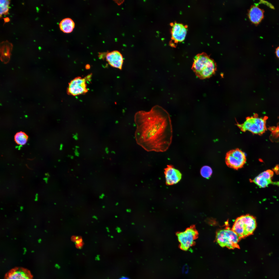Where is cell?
<instances>
[{
	"mask_svg": "<svg viewBox=\"0 0 279 279\" xmlns=\"http://www.w3.org/2000/svg\"><path fill=\"white\" fill-rule=\"evenodd\" d=\"M73 157H73V156H71V159H73Z\"/></svg>",
	"mask_w": 279,
	"mask_h": 279,
	"instance_id": "83f0119b",
	"label": "cell"
},
{
	"mask_svg": "<svg viewBox=\"0 0 279 279\" xmlns=\"http://www.w3.org/2000/svg\"><path fill=\"white\" fill-rule=\"evenodd\" d=\"M4 19L5 22H9L10 20L7 17L4 18Z\"/></svg>",
	"mask_w": 279,
	"mask_h": 279,
	"instance_id": "603a6c76",
	"label": "cell"
},
{
	"mask_svg": "<svg viewBox=\"0 0 279 279\" xmlns=\"http://www.w3.org/2000/svg\"><path fill=\"white\" fill-rule=\"evenodd\" d=\"M246 161L245 153L238 149L230 150L226 155V164L229 167L234 169H238L242 167Z\"/></svg>",
	"mask_w": 279,
	"mask_h": 279,
	"instance_id": "52a82bcc",
	"label": "cell"
},
{
	"mask_svg": "<svg viewBox=\"0 0 279 279\" xmlns=\"http://www.w3.org/2000/svg\"><path fill=\"white\" fill-rule=\"evenodd\" d=\"M191 68L197 77L203 79L214 74L216 65L214 60L205 53H202L195 56Z\"/></svg>",
	"mask_w": 279,
	"mask_h": 279,
	"instance_id": "7a4b0ae2",
	"label": "cell"
},
{
	"mask_svg": "<svg viewBox=\"0 0 279 279\" xmlns=\"http://www.w3.org/2000/svg\"><path fill=\"white\" fill-rule=\"evenodd\" d=\"M10 3L9 0L0 1V16L3 14H8L9 10V6Z\"/></svg>",
	"mask_w": 279,
	"mask_h": 279,
	"instance_id": "e0dca14e",
	"label": "cell"
},
{
	"mask_svg": "<svg viewBox=\"0 0 279 279\" xmlns=\"http://www.w3.org/2000/svg\"><path fill=\"white\" fill-rule=\"evenodd\" d=\"M267 118L266 117H259L254 115L247 117L243 123L237 125L243 132L248 131L254 134L261 135L266 130Z\"/></svg>",
	"mask_w": 279,
	"mask_h": 279,
	"instance_id": "277c9868",
	"label": "cell"
},
{
	"mask_svg": "<svg viewBox=\"0 0 279 279\" xmlns=\"http://www.w3.org/2000/svg\"><path fill=\"white\" fill-rule=\"evenodd\" d=\"M116 229L117 230V232H118L119 233H121V231H122L121 230V229H120V228L119 227H117V228Z\"/></svg>",
	"mask_w": 279,
	"mask_h": 279,
	"instance_id": "44dd1931",
	"label": "cell"
},
{
	"mask_svg": "<svg viewBox=\"0 0 279 279\" xmlns=\"http://www.w3.org/2000/svg\"><path fill=\"white\" fill-rule=\"evenodd\" d=\"M180 249L187 251L194 244L198 233L194 226H191L183 231L176 234Z\"/></svg>",
	"mask_w": 279,
	"mask_h": 279,
	"instance_id": "8992f818",
	"label": "cell"
},
{
	"mask_svg": "<svg viewBox=\"0 0 279 279\" xmlns=\"http://www.w3.org/2000/svg\"><path fill=\"white\" fill-rule=\"evenodd\" d=\"M75 25L73 20L69 18L63 19L59 24L60 30L64 33H70L73 31Z\"/></svg>",
	"mask_w": 279,
	"mask_h": 279,
	"instance_id": "5bb4252c",
	"label": "cell"
},
{
	"mask_svg": "<svg viewBox=\"0 0 279 279\" xmlns=\"http://www.w3.org/2000/svg\"><path fill=\"white\" fill-rule=\"evenodd\" d=\"M212 171L211 168L207 166L203 167L200 169V173L201 175L204 177L208 179L211 176Z\"/></svg>",
	"mask_w": 279,
	"mask_h": 279,
	"instance_id": "ac0fdd59",
	"label": "cell"
},
{
	"mask_svg": "<svg viewBox=\"0 0 279 279\" xmlns=\"http://www.w3.org/2000/svg\"><path fill=\"white\" fill-rule=\"evenodd\" d=\"M110 65L121 70L123 62L122 55L119 51H113L105 54L104 58Z\"/></svg>",
	"mask_w": 279,
	"mask_h": 279,
	"instance_id": "7c38bea8",
	"label": "cell"
},
{
	"mask_svg": "<svg viewBox=\"0 0 279 279\" xmlns=\"http://www.w3.org/2000/svg\"><path fill=\"white\" fill-rule=\"evenodd\" d=\"M126 211L128 212H130L131 211V210L130 209H128L126 210Z\"/></svg>",
	"mask_w": 279,
	"mask_h": 279,
	"instance_id": "484cf974",
	"label": "cell"
},
{
	"mask_svg": "<svg viewBox=\"0 0 279 279\" xmlns=\"http://www.w3.org/2000/svg\"><path fill=\"white\" fill-rule=\"evenodd\" d=\"M171 30L172 44L177 43L183 41L185 37L188 27L182 24L176 22L172 23Z\"/></svg>",
	"mask_w": 279,
	"mask_h": 279,
	"instance_id": "9c48e42d",
	"label": "cell"
},
{
	"mask_svg": "<svg viewBox=\"0 0 279 279\" xmlns=\"http://www.w3.org/2000/svg\"><path fill=\"white\" fill-rule=\"evenodd\" d=\"M256 227L255 218L252 215L247 214L237 218L231 229L241 239L252 235Z\"/></svg>",
	"mask_w": 279,
	"mask_h": 279,
	"instance_id": "3957f363",
	"label": "cell"
},
{
	"mask_svg": "<svg viewBox=\"0 0 279 279\" xmlns=\"http://www.w3.org/2000/svg\"><path fill=\"white\" fill-rule=\"evenodd\" d=\"M216 239L217 243L222 247L230 249L239 248V237L232 229L229 228L220 230L216 233Z\"/></svg>",
	"mask_w": 279,
	"mask_h": 279,
	"instance_id": "5b68a950",
	"label": "cell"
},
{
	"mask_svg": "<svg viewBox=\"0 0 279 279\" xmlns=\"http://www.w3.org/2000/svg\"><path fill=\"white\" fill-rule=\"evenodd\" d=\"M60 150H62V149H63V144H60Z\"/></svg>",
	"mask_w": 279,
	"mask_h": 279,
	"instance_id": "cb8c5ba5",
	"label": "cell"
},
{
	"mask_svg": "<svg viewBox=\"0 0 279 279\" xmlns=\"http://www.w3.org/2000/svg\"><path fill=\"white\" fill-rule=\"evenodd\" d=\"M264 11L260 8L258 4L252 6L249 12L250 21L255 24H259L264 18Z\"/></svg>",
	"mask_w": 279,
	"mask_h": 279,
	"instance_id": "4fadbf2b",
	"label": "cell"
},
{
	"mask_svg": "<svg viewBox=\"0 0 279 279\" xmlns=\"http://www.w3.org/2000/svg\"><path fill=\"white\" fill-rule=\"evenodd\" d=\"M119 279H129L127 277H122L120 278Z\"/></svg>",
	"mask_w": 279,
	"mask_h": 279,
	"instance_id": "d4e9b609",
	"label": "cell"
},
{
	"mask_svg": "<svg viewBox=\"0 0 279 279\" xmlns=\"http://www.w3.org/2000/svg\"><path fill=\"white\" fill-rule=\"evenodd\" d=\"M75 148H76V149H78V148H79V146H75Z\"/></svg>",
	"mask_w": 279,
	"mask_h": 279,
	"instance_id": "4316f807",
	"label": "cell"
},
{
	"mask_svg": "<svg viewBox=\"0 0 279 279\" xmlns=\"http://www.w3.org/2000/svg\"><path fill=\"white\" fill-rule=\"evenodd\" d=\"M164 174L166 184L168 185H172L178 183L181 180L182 174L178 170L171 165H168L164 169Z\"/></svg>",
	"mask_w": 279,
	"mask_h": 279,
	"instance_id": "8fae6325",
	"label": "cell"
},
{
	"mask_svg": "<svg viewBox=\"0 0 279 279\" xmlns=\"http://www.w3.org/2000/svg\"><path fill=\"white\" fill-rule=\"evenodd\" d=\"M255 183L261 188H264L267 187L270 184L274 183L271 179H268L263 176L261 173L256 177L253 180Z\"/></svg>",
	"mask_w": 279,
	"mask_h": 279,
	"instance_id": "9a60e30c",
	"label": "cell"
},
{
	"mask_svg": "<svg viewBox=\"0 0 279 279\" xmlns=\"http://www.w3.org/2000/svg\"><path fill=\"white\" fill-rule=\"evenodd\" d=\"M28 136L25 133L20 131L16 133L14 136V140L18 144L25 145L27 142Z\"/></svg>",
	"mask_w": 279,
	"mask_h": 279,
	"instance_id": "2e32d148",
	"label": "cell"
},
{
	"mask_svg": "<svg viewBox=\"0 0 279 279\" xmlns=\"http://www.w3.org/2000/svg\"><path fill=\"white\" fill-rule=\"evenodd\" d=\"M78 134L76 133L75 135L74 134H73V138L76 140H77L78 139Z\"/></svg>",
	"mask_w": 279,
	"mask_h": 279,
	"instance_id": "ffe728a7",
	"label": "cell"
},
{
	"mask_svg": "<svg viewBox=\"0 0 279 279\" xmlns=\"http://www.w3.org/2000/svg\"><path fill=\"white\" fill-rule=\"evenodd\" d=\"M30 271L22 267H16L5 274L4 279H33Z\"/></svg>",
	"mask_w": 279,
	"mask_h": 279,
	"instance_id": "30bf717a",
	"label": "cell"
},
{
	"mask_svg": "<svg viewBox=\"0 0 279 279\" xmlns=\"http://www.w3.org/2000/svg\"><path fill=\"white\" fill-rule=\"evenodd\" d=\"M115 218H117V217H118V216H116H116H115Z\"/></svg>",
	"mask_w": 279,
	"mask_h": 279,
	"instance_id": "f1b7e54d",
	"label": "cell"
},
{
	"mask_svg": "<svg viewBox=\"0 0 279 279\" xmlns=\"http://www.w3.org/2000/svg\"><path fill=\"white\" fill-rule=\"evenodd\" d=\"M111 238H113V236H111Z\"/></svg>",
	"mask_w": 279,
	"mask_h": 279,
	"instance_id": "f546056e",
	"label": "cell"
},
{
	"mask_svg": "<svg viewBox=\"0 0 279 279\" xmlns=\"http://www.w3.org/2000/svg\"><path fill=\"white\" fill-rule=\"evenodd\" d=\"M275 53L277 57L279 58V46L276 49Z\"/></svg>",
	"mask_w": 279,
	"mask_h": 279,
	"instance_id": "d6986e66",
	"label": "cell"
},
{
	"mask_svg": "<svg viewBox=\"0 0 279 279\" xmlns=\"http://www.w3.org/2000/svg\"><path fill=\"white\" fill-rule=\"evenodd\" d=\"M75 156H78L79 155V153L78 152V151L77 149H76L75 150Z\"/></svg>",
	"mask_w": 279,
	"mask_h": 279,
	"instance_id": "7402d4cb",
	"label": "cell"
},
{
	"mask_svg": "<svg viewBox=\"0 0 279 279\" xmlns=\"http://www.w3.org/2000/svg\"><path fill=\"white\" fill-rule=\"evenodd\" d=\"M91 76L90 74L84 78L78 77L71 81L67 89L68 94L75 96L87 93L88 90L86 82Z\"/></svg>",
	"mask_w": 279,
	"mask_h": 279,
	"instance_id": "ba28073f",
	"label": "cell"
},
{
	"mask_svg": "<svg viewBox=\"0 0 279 279\" xmlns=\"http://www.w3.org/2000/svg\"><path fill=\"white\" fill-rule=\"evenodd\" d=\"M137 143L148 151L163 152L171 143L172 130L168 113L158 105L149 111H140L134 116Z\"/></svg>",
	"mask_w": 279,
	"mask_h": 279,
	"instance_id": "6da1fadb",
	"label": "cell"
}]
</instances>
